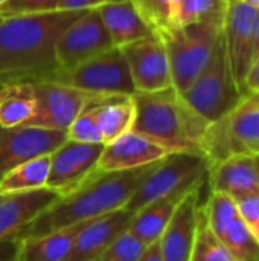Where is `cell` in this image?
<instances>
[{"label":"cell","instance_id":"cell-1","mask_svg":"<svg viewBox=\"0 0 259 261\" xmlns=\"http://www.w3.org/2000/svg\"><path fill=\"white\" fill-rule=\"evenodd\" d=\"M84 11H53L3 18L0 23V86L53 80L56 41Z\"/></svg>","mask_w":259,"mask_h":261},{"label":"cell","instance_id":"cell-2","mask_svg":"<svg viewBox=\"0 0 259 261\" xmlns=\"http://www.w3.org/2000/svg\"><path fill=\"white\" fill-rule=\"evenodd\" d=\"M154 164L125 171H96L84 185L37 217L18 240L41 237L124 208Z\"/></svg>","mask_w":259,"mask_h":261},{"label":"cell","instance_id":"cell-3","mask_svg":"<svg viewBox=\"0 0 259 261\" xmlns=\"http://www.w3.org/2000/svg\"><path fill=\"white\" fill-rule=\"evenodd\" d=\"M133 132L165 147L169 153L203 154V141L211 124L200 118L174 89L136 92Z\"/></svg>","mask_w":259,"mask_h":261},{"label":"cell","instance_id":"cell-4","mask_svg":"<svg viewBox=\"0 0 259 261\" xmlns=\"http://www.w3.org/2000/svg\"><path fill=\"white\" fill-rule=\"evenodd\" d=\"M208 168L206 158L200 154L169 153L154 164L124 208L136 213L156 200L186 194L203 185L205 177H208Z\"/></svg>","mask_w":259,"mask_h":261},{"label":"cell","instance_id":"cell-5","mask_svg":"<svg viewBox=\"0 0 259 261\" xmlns=\"http://www.w3.org/2000/svg\"><path fill=\"white\" fill-rule=\"evenodd\" d=\"M180 95L208 124L221 121L243 101V95L235 86L231 73L223 34L203 72L191 87Z\"/></svg>","mask_w":259,"mask_h":261},{"label":"cell","instance_id":"cell-6","mask_svg":"<svg viewBox=\"0 0 259 261\" xmlns=\"http://www.w3.org/2000/svg\"><path fill=\"white\" fill-rule=\"evenodd\" d=\"M221 34L223 26L220 24L192 23L176 26L162 37L169 60L172 86L179 93L188 90L203 72Z\"/></svg>","mask_w":259,"mask_h":261},{"label":"cell","instance_id":"cell-7","mask_svg":"<svg viewBox=\"0 0 259 261\" xmlns=\"http://www.w3.org/2000/svg\"><path fill=\"white\" fill-rule=\"evenodd\" d=\"M53 81L95 95L136 93L130 69L119 47H111L67 72H58Z\"/></svg>","mask_w":259,"mask_h":261},{"label":"cell","instance_id":"cell-8","mask_svg":"<svg viewBox=\"0 0 259 261\" xmlns=\"http://www.w3.org/2000/svg\"><path fill=\"white\" fill-rule=\"evenodd\" d=\"M31 84L35 95V110L23 125L50 130L67 132L69 125L85 107L108 96L89 93L53 80H40Z\"/></svg>","mask_w":259,"mask_h":261},{"label":"cell","instance_id":"cell-9","mask_svg":"<svg viewBox=\"0 0 259 261\" xmlns=\"http://www.w3.org/2000/svg\"><path fill=\"white\" fill-rule=\"evenodd\" d=\"M114 47L96 8L85 9L60 35L55 47L58 72H67L81 63Z\"/></svg>","mask_w":259,"mask_h":261},{"label":"cell","instance_id":"cell-10","mask_svg":"<svg viewBox=\"0 0 259 261\" xmlns=\"http://www.w3.org/2000/svg\"><path fill=\"white\" fill-rule=\"evenodd\" d=\"M104 144H84L67 139L50 154L46 188L61 197L72 194L98 171Z\"/></svg>","mask_w":259,"mask_h":261},{"label":"cell","instance_id":"cell-11","mask_svg":"<svg viewBox=\"0 0 259 261\" xmlns=\"http://www.w3.org/2000/svg\"><path fill=\"white\" fill-rule=\"evenodd\" d=\"M119 49L127 60L136 92L148 93L174 87L169 60L162 38L151 34Z\"/></svg>","mask_w":259,"mask_h":261},{"label":"cell","instance_id":"cell-12","mask_svg":"<svg viewBox=\"0 0 259 261\" xmlns=\"http://www.w3.org/2000/svg\"><path fill=\"white\" fill-rule=\"evenodd\" d=\"M67 141V132L32 125L0 127V180L15 167L52 154Z\"/></svg>","mask_w":259,"mask_h":261},{"label":"cell","instance_id":"cell-13","mask_svg":"<svg viewBox=\"0 0 259 261\" xmlns=\"http://www.w3.org/2000/svg\"><path fill=\"white\" fill-rule=\"evenodd\" d=\"M259 9L240 0H231V6L223 24V38L232 78L243 95L244 80L252 66L253 31Z\"/></svg>","mask_w":259,"mask_h":261},{"label":"cell","instance_id":"cell-14","mask_svg":"<svg viewBox=\"0 0 259 261\" xmlns=\"http://www.w3.org/2000/svg\"><path fill=\"white\" fill-rule=\"evenodd\" d=\"M61 199L49 188L0 194V242L20 239L31 223Z\"/></svg>","mask_w":259,"mask_h":261},{"label":"cell","instance_id":"cell-15","mask_svg":"<svg viewBox=\"0 0 259 261\" xmlns=\"http://www.w3.org/2000/svg\"><path fill=\"white\" fill-rule=\"evenodd\" d=\"M202 185L191 190L179 203L159 243L163 261H191Z\"/></svg>","mask_w":259,"mask_h":261},{"label":"cell","instance_id":"cell-16","mask_svg":"<svg viewBox=\"0 0 259 261\" xmlns=\"http://www.w3.org/2000/svg\"><path fill=\"white\" fill-rule=\"evenodd\" d=\"M168 154L169 151L165 147L131 130L104 145L98 162V171L133 170L162 161Z\"/></svg>","mask_w":259,"mask_h":261},{"label":"cell","instance_id":"cell-17","mask_svg":"<svg viewBox=\"0 0 259 261\" xmlns=\"http://www.w3.org/2000/svg\"><path fill=\"white\" fill-rule=\"evenodd\" d=\"M133 216V211L121 208L89 220L63 261H93L116 237L128 229Z\"/></svg>","mask_w":259,"mask_h":261},{"label":"cell","instance_id":"cell-18","mask_svg":"<svg viewBox=\"0 0 259 261\" xmlns=\"http://www.w3.org/2000/svg\"><path fill=\"white\" fill-rule=\"evenodd\" d=\"M212 191L240 197L259 194V176L255 154H232L208 168Z\"/></svg>","mask_w":259,"mask_h":261},{"label":"cell","instance_id":"cell-19","mask_svg":"<svg viewBox=\"0 0 259 261\" xmlns=\"http://www.w3.org/2000/svg\"><path fill=\"white\" fill-rule=\"evenodd\" d=\"M221 124L231 156L259 154V102L243 98Z\"/></svg>","mask_w":259,"mask_h":261},{"label":"cell","instance_id":"cell-20","mask_svg":"<svg viewBox=\"0 0 259 261\" xmlns=\"http://www.w3.org/2000/svg\"><path fill=\"white\" fill-rule=\"evenodd\" d=\"M87 222H79L41 237L18 240L15 261H63L69 255L79 231Z\"/></svg>","mask_w":259,"mask_h":261},{"label":"cell","instance_id":"cell-21","mask_svg":"<svg viewBox=\"0 0 259 261\" xmlns=\"http://www.w3.org/2000/svg\"><path fill=\"white\" fill-rule=\"evenodd\" d=\"M96 9L111 37L114 47H122L153 34L142 21L130 0L105 3Z\"/></svg>","mask_w":259,"mask_h":261},{"label":"cell","instance_id":"cell-22","mask_svg":"<svg viewBox=\"0 0 259 261\" xmlns=\"http://www.w3.org/2000/svg\"><path fill=\"white\" fill-rule=\"evenodd\" d=\"M95 113L102 144L107 145L133 130L136 104L130 95H108L95 102Z\"/></svg>","mask_w":259,"mask_h":261},{"label":"cell","instance_id":"cell-23","mask_svg":"<svg viewBox=\"0 0 259 261\" xmlns=\"http://www.w3.org/2000/svg\"><path fill=\"white\" fill-rule=\"evenodd\" d=\"M186 194L169 196V197L156 200V202L148 203L147 206L140 208L139 211L134 213L131 222H130V226H128V232H131L134 237H137L147 246L160 240L174 211L177 210L179 203L182 202V199Z\"/></svg>","mask_w":259,"mask_h":261},{"label":"cell","instance_id":"cell-24","mask_svg":"<svg viewBox=\"0 0 259 261\" xmlns=\"http://www.w3.org/2000/svg\"><path fill=\"white\" fill-rule=\"evenodd\" d=\"M35 110V95L31 83H11L2 86L0 93V127L11 128L23 125Z\"/></svg>","mask_w":259,"mask_h":261},{"label":"cell","instance_id":"cell-25","mask_svg":"<svg viewBox=\"0 0 259 261\" xmlns=\"http://www.w3.org/2000/svg\"><path fill=\"white\" fill-rule=\"evenodd\" d=\"M49 168H50V154L27 161L15 167L0 180V194L46 188Z\"/></svg>","mask_w":259,"mask_h":261},{"label":"cell","instance_id":"cell-26","mask_svg":"<svg viewBox=\"0 0 259 261\" xmlns=\"http://www.w3.org/2000/svg\"><path fill=\"white\" fill-rule=\"evenodd\" d=\"M231 0H180L176 5V21L179 26L192 23L224 24Z\"/></svg>","mask_w":259,"mask_h":261},{"label":"cell","instance_id":"cell-27","mask_svg":"<svg viewBox=\"0 0 259 261\" xmlns=\"http://www.w3.org/2000/svg\"><path fill=\"white\" fill-rule=\"evenodd\" d=\"M191 261H238L209 228L203 206H198Z\"/></svg>","mask_w":259,"mask_h":261},{"label":"cell","instance_id":"cell-28","mask_svg":"<svg viewBox=\"0 0 259 261\" xmlns=\"http://www.w3.org/2000/svg\"><path fill=\"white\" fill-rule=\"evenodd\" d=\"M147 28L162 38L177 24L172 0H130Z\"/></svg>","mask_w":259,"mask_h":261},{"label":"cell","instance_id":"cell-29","mask_svg":"<svg viewBox=\"0 0 259 261\" xmlns=\"http://www.w3.org/2000/svg\"><path fill=\"white\" fill-rule=\"evenodd\" d=\"M206 220L214 234L220 239L227 226L240 217L235 199L221 191H212L209 200L203 206Z\"/></svg>","mask_w":259,"mask_h":261},{"label":"cell","instance_id":"cell-30","mask_svg":"<svg viewBox=\"0 0 259 261\" xmlns=\"http://www.w3.org/2000/svg\"><path fill=\"white\" fill-rule=\"evenodd\" d=\"M220 240L238 261H259V243L240 217L227 226Z\"/></svg>","mask_w":259,"mask_h":261},{"label":"cell","instance_id":"cell-31","mask_svg":"<svg viewBox=\"0 0 259 261\" xmlns=\"http://www.w3.org/2000/svg\"><path fill=\"white\" fill-rule=\"evenodd\" d=\"M147 245L134 237L128 229L116 237L93 261H139Z\"/></svg>","mask_w":259,"mask_h":261},{"label":"cell","instance_id":"cell-32","mask_svg":"<svg viewBox=\"0 0 259 261\" xmlns=\"http://www.w3.org/2000/svg\"><path fill=\"white\" fill-rule=\"evenodd\" d=\"M99 101V99H98ZM67 139L84 144H102V136L98 127L95 102L85 107L67 128Z\"/></svg>","mask_w":259,"mask_h":261},{"label":"cell","instance_id":"cell-33","mask_svg":"<svg viewBox=\"0 0 259 261\" xmlns=\"http://www.w3.org/2000/svg\"><path fill=\"white\" fill-rule=\"evenodd\" d=\"M61 0H6L0 6V17L9 18L27 14H46L58 11Z\"/></svg>","mask_w":259,"mask_h":261},{"label":"cell","instance_id":"cell-34","mask_svg":"<svg viewBox=\"0 0 259 261\" xmlns=\"http://www.w3.org/2000/svg\"><path fill=\"white\" fill-rule=\"evenodd\" d=\"M240 219L259 243V194H247L235 197Z\"/></svg>","mask_w":259,"mask_h":261},{"label":"cell","instance_id":"cell-35","mask_svg":"<svg viewBox=\"0 0 259 261\" xmlns=\"http://www.w3.org/2000/svg\"><path fill=\"white\" fill-rule=\"evenodd\" d=\"M111 2H121V0H61L58 5V11H85Z\"/></svg>","mask_w":259,"mask_h":261},{"label":"cell","instance_id":"cell-36","mask_svg":"<svg viewBox=\"0 0 259 261\" xmlns=\"http://www.w3.org/2000/svg\"><path fill=\"white\" fill-rule=\"evenodd\" d=\"M259 95V58L250 66L243 87V98Z\"/></svg>","mask_w":259,"mask_h":261},{"label":"cell","instance_id":"cell-37","mask_svg":"<svg viewBox=\"0 0 259 261\" xmlns=\"http://www.w3.org/2000/svg\"><path fill=\"white\" fill-rule=\"evenodd\" d=\"M18 249V240H2L0 242V261H15Z\"/></svg>","mask_w":259,"mask_h":261},{"label":"cell","instance_id":"cell-38","mask_svg":"<svg viewBox=\"0 0 259 261\" xmlns=\"http://www.w3.org/2000/svg\"><path fill=\"white\" fill-rule=\"evenodd\" d=\"M139 261H163L162 260V252H160L159 240L147 246L145 252L142 254V257L139 258Z\"/></svg>","mask_w":259,"mask_h":261},{"label":"cell","instance_id":"cell-39","mask_svg":"<svg viewBox=\"0 0 259 261\" xmlns=\"http://www.w3.org/2000/svg\"><path fill=\"white\" fill-rule=\"evenodd\" d=\"M259 58V14L253 31V52H252V64Z\"/></svg>","mask_w":259,"mask_h":261},{"label":"cell","instance_id":"cell-40","mask_svg":"<svg viewBox=\"0 0 259 261\" xmlns=\"http://www.w3.org/2000/svg\"><path fill=\"white\" fill-rule=\"evenodd\" d=\"M240 2H243L246 5H250V6H255V8L259 9V0H240Z\"/></svg>","mask_w":259,"mask_h":261},{"label":"cell","instance_id":"cell-41","mask_svg":"<svg viewBox=\"0 0 259 261\" xmlns=\"http://www.w3.org/2000/svg\"><path fill=\"white\" fill-rule=\"evenodd\" d=\"M255 162H256V170H258V176H259V154H255Z\"/></svg>","mask_w":259,"mask_h":261},{"label":"cell","instance_id":"cell-42","mask_svg":"<svg viewBox=\"0 0 259 261\" xmlns=\"http://www.w3.org/2000/svg\"><path fill=\"white\" fill-rule=\"evenodd\" d=\"M250 99H253V101H256V102H259V95H255V96H249Z\"/></svg>","mask_w":259,"mask_h":261},{"label":"cell","instance_id":"cell-43","mask_svg":"<svg viewBox=\"0 0 259 261\" xmlns=\"http://www.w3.org/2000/svg\"><path fill=\"white\" fill-rule=\"evenodd\" d=\"M172 2H174V9H176V5H177V3H179L180 0H172Z\"/></svg>","mask_w":259,"mask_h":261},{"label":"cell","instance_id":"cell-44","mask_svg":"<svg viewBox=\"0 0 259 261\" xmlns=\"http://www.w3.org/2000/svg\"><path fill=\"white\" fill-rule=\"evenodd\" d=\"M5 2H6V0H0V6H2V5H3Z\"/></svg>","mask_w":259,"mask_h":261},{"label":"cell","instance_id":"cell-45","mask_svg":"<svg viewBox=\"0 0 259 261\" xmlns=\"http://www.w3.org/2000/svg\"><path fill=\"white\" fill-rule=\"evenodd\" d=\"M2 20H3V18H2V17H0V23H2Z\"/></svg>","mask_w":259,"mask_h":261},{"label":"cell","instance_id":"cell-46","mask_svg":"<svg viewBox=\"0 0 259 261\" xmlns=\"http://www.w3.org/2000/svg\"><path fill=\"white\" fill-rule=\"evenodd\" d=\"M0 93H2V86H0Z\"/></svg>","mask_w":259,"mask_h":261}]
</instances>
